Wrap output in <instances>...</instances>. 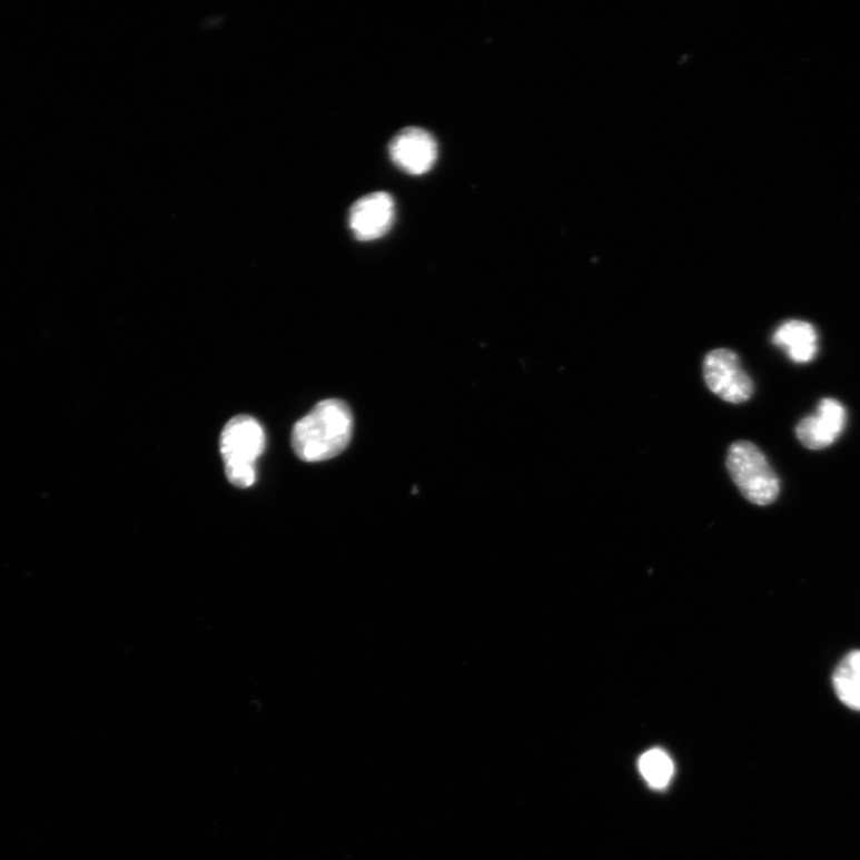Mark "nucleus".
I'll return each mask as SVG.
<instances>
[{
  "mask_svg": "<svg viewBox=\"0 0 860 860\" xmlns=\"http://www.w3.org/2000/svg\"><path fill=\"white\" fill-rule=\"evenodd\" d=\"M354 418L339 399L322 401L291 431V447L306 463L329 461L343 453L353 436Z\"/></svg>",
  "mask_w": 860,
  "mask_h": 860,
  "instance_id": "1",
  "label": "nucleus"
},
{
  "mask_svg": "<svg viewBox=\"0 0 860 860\" xmlns=\"http://www.w3.org/2000/svg\"><path fill=\"white\" fill-rule=\"evenodd\" d=\"M266 433L249 415L227 422L220 437V451L227 480L238 488H250L256 482V462L266 449Z\"/></svg>",
  "mask_w": 860,
  "mask_h": 860,
  "instance_id": "2",
  "label": "nucleus"
},
{
  "mask_svg": "<svg viewBox=\"0 0 860 860\" xmlns=\"http://www.w3.org/2000/svg\"><path fill=\"white\" fill-rule=\"evenodd\" d=\"M726 468L741 494L754 505H771L781 492V482L765 454L750 442L730 446Z\"/></svg>",
  "mask_w": 860,
  "mask_h": 860,
  "instance_id": "3",
  "label": "nucleus"
},
{
  "mask_svg": "<svg viewBox=\"0 0 860 860\" xmlns=\"http://www.w3.org/2000/svg\"><path fill=\"white\" fill-rule=\"evenodd\" d=\"M703 373L711 392L725 402H748L754 393L753 380L742 368L739 356L733 350L710 352L705 356Z\"/></svg>",
  "mask_w": 860,
  "mask_h": 860,
  "instance_id": "4",
  "label": "nucleus"
},
{
  "mask_svg": "<svg viewBox=\"0 0 860 860\" xmlns=\"http://www.w3.org/2000/svg\"><path fill=\"white\" fill-rule=\"evenodd\" d=\"M395 219V202L392 195L377 191L356 201L350 210L348 223L358 240H376L392 229Z\"/></svg>",
  "mask_w": 860,
  "mask_h": 860,
  "instance_id": "5",
  "label": "nucleus"
},
{
  "mask_svg": "<svg viewBox=\"0 0 860 860\" xmlns=\"http://www.w3.org/2000/svg\"><path fill=\"white\" fill-rule=\"evenodd\" d=\"M388 154L404 172L424 175L435 165L437 145L425 129L409 127L403 129L389 142Z\"/></svg>",
  "mask_w": 860,
  "mask_h": 860,
  "instance_id": "6",
  "label": "nucleus"
},
{
  "mask_svg": "<svg viewBox=\"0 0 860 860\" xmlns=\"http://www.w3.org/2000/svg\"><path fill=\"white\" fill-rule=\"evenodd\" d=\"M848 421L847 409L833 398L820 402L817 413L803 418L797 427V435L809 449H823L834 444Z\"/></svg>",
  "mask_w": 860,
  "mask_h": 860,
  "instance_id": "7",
  "label": "nucleus"
},
{
  "mask_svg": "<svg viewBox=\"0 0 860 860\" xmlns=\"http://www.w3.org/2000/svg\"><path fill=\"white\" fill-rule=\"evenodd\" d=\"M773 344L782 348L790 360L797 364H808L815 359L819 353V335L810 323L792 319L779 326L772 337Z\"/></svg>",
  "mask_w": 860,
  "mask_h": 860,
  "instance_id": "8",
  "label": "nucleus"
},
{
  "mask_svg": "<svg viewBox=\"0 0 860 860\" xmlns=\"http://www.w3.org/2000/svg\"><path fill=\"white\" fill-rule=\"evenodd\" d=\"M833 686L841 703L860 711V651L841 660L833 674Z\"/></svg>",
  "mask_w": 860,
  "mask_h": 860,
  "instance_id": "9",
  "label": "nucleus"
},
{
  "mask_svg": "<svg viewBox=\"0 0 860 860\" xmlns=\"http://www.w3.org/2000/svg\"><path fill=\"white\" fill-rule=\"evenodd\" d=\"M640 770L645 781L656 789L666 787L673 775V762L661 750H652L642 755Z\"/></svg>",
  "mask_w": 860,
  "mask_h": 860,
  "instance_id": "10",
  "label": "nucleus"
}]
</instances>
